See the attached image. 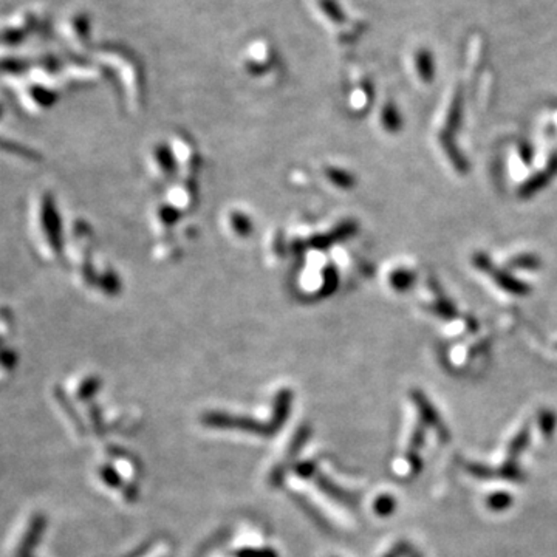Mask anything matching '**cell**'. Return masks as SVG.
I'll return each instance as SVG.
<instances>
[{"label": "cell", "mask_w": 557, "mask_h": 557, "mask_svg": "<svg viewBox=\"0 0 557 557\" xmlns=\"http://www.w3.org/2000/svg\"><path fill=\"white\" fill-rule=\"evenodd\" d=\"M491 509H496V511H501V509H506V506L511 503V497L509 494H494V496L488 500Z\"/></svg>", "instance_id": "6da1fadb"}]
</instances>
